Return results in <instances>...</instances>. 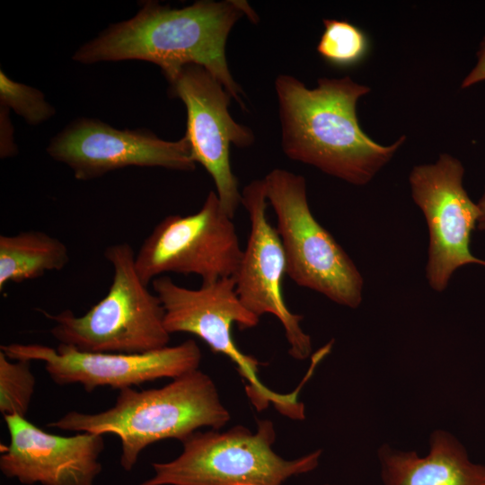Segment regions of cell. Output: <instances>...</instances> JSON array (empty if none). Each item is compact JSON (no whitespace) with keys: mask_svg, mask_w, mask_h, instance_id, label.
<instances>
[{"mask_svg":"<svg viewBox=\"0 0 485 485\" xmlns=\"http://www.w3.org/2000/svg\"><path fill=\"white\" fill-rule=\"evenodd\" d=\"M243 15L256 22L244 1H197L171 8L146 1L137 13L110 25L73 55L83 64L142 60L157 65L168 82L189 64L206 68L245 108L242 91L233 78L225 57L227 37Z\"/></svg>","mask_w":485,"mask_h":485,"instance_id":"obj_1","label":"cell"},{"mask_svg":"<svg viewBox=\"0 0 485 485\" xmlns=\"http://www.w3.org/2000/svg\"><path fill=\"white\" fill-rule=\"evenodd\" d=\"M287 157L357 186L366 185L406 140L382 146L361 128L357 101L371 89L350 77L318 79L307 88L288 75L275 81Z\"/></svg>","mask_w":485,"mask_h":485,"instance_id":"obj_2","label":"cell"},{"mask_svg":"<svg viewBox=\"0 0 485 485\" xmlns=\"http://www.w3.org/2000/svg\"><path fill=\"white\" fill-rule=\"evenodd\" d=\"M229 420L213 380L197 369L160 388L123 389L114 405L103 411H69L47 427L116 435L121 444L119 463L129 472L150 445L164 439L182 442L200 428L219 430Z\"/></svg>","mask_w":485,"mask_h":485,"instance_id":"obj_3","label":"cell"},{"mask_svg":"<svg viewBox=\"0 0 485 485\" xmlns=\"http://www.w3.org/2000/svg\"><path fill=\"white\" fill-rule=\"evenodd\" d=\"M104 257L113 269L106 295L81 316L68 309L56 314L42 311L55 323L52 336L84 352L137 354L169 346L163 305L141 280L131 246L110 245Z\"/></svg>","mask_w":485,"mask_h":485,"instance_id":"obj_4","label":"cell"},{"mask_svg":"<svg viewBox=\"0 0 485 485\" xmlns=\"http://www.w3.org/2000/svg\"><path fill=\"white\" fill-rule=\"evenodd\" d=\"M275 440L268 419L258 421L255 433L241 425L196 431L181 442L179 456L153 463L154 475L137 485H282L317 468L321 450L287 460L274 452Z\"/></svg>","mask_w":485,"mask_h":485,"instance_id":"obj_5","label":"cell"},{"mask_svg":"<svg viewBox=\"0 0 485 485\" xmlns=\"http://www.w3.org/2000/svg\"><path fill=\"white\" fill-rule=\"evenodd\" d=\"M152 285L163 305L164 326L170 334L190 333L202 340L212 352L226 356L246 381V393L257 410L273 403L284 416L304 419V406L298 401L301 386L287 394L271 391L258 376L260 363L235 345L233 323L243 331L257 326L260 317L242 304L233 277L203 282L198 289L181 287L166 276L156 278Z\"/></svg>","mask_w":485,"mask_h":485,"instance_id":"obj_6","label":"cell"},{"mask_svg":"<svg viewBox=\"0 0 485 485\" xmlns=\"http://www.w3.org/2000/svg\"><path fill=\"white\" fill-rule=\"evenodd\" d=\"M277 216V232L287 260V275L299 287L331 301L357 308L363 277L355 262L313 216L302 175L274 169L262 179Z\"/></svg>","mask_w":485,"mask_h":485,"instance_id":"obj_7","label":"cell"},{"mask_svg":"<svg viewBox=\"0 0 485 485\" xmlns=\"http://www.w3.org/2000/svg\"><path fill=\"white\" fill-rule=\"evenodd\" d=\"M233 219L212 190L196 213L167 216L136 254L141 280L148 286L165 273L195 274L202 283L234 277L243 250Z\"/></svg>","mask_w":485,"mask_h":485,"instance_id":"obj_8","label":"cell"},{"mask_svg":"<svg viewBox=\"0 0 485 485\" xmlns=\"http://www.w3.org/2000/svg\"><path fill=\"white\" fill-rule=\"evenodd\" d=\"M464 168L449 154L433 163L411 170L409 181L412 199L422 211L428 230L426 278L436 292H443L458 268L485 266L470 251L471 234L481 211L463 186Z\"/></svg>","mask_w":485,"mask_h":485,"instance_id":"obj_9","label":"cell"},{"mask_svg":"<svg viewBox=\"0 0 485 485\" xmlns=\"http://www.w3.org/2000/svg\"><path fill=\"white\" fill-rule=\"evenodd\" d=\"M12 360L41 361L58 385L80 384L87 392L99 387L121 391L161 378L173 379L198 369L201 351L194 340L137 354L80 351L59 343L57 348L36 343L0 347Z\"/></svg>","mask_w":485,"mask_h":485,"instance_id":"obj_10","label":"cell"},{"mask_svg":"<svg viewBox=\"0 0 485 485\" xmlns=\"http://www.w3.org/2000/svg\"><path fill=\"white\" fill-rule=\"evenodd\" d=\"M168 83L170 96L180 99L186 106L185 136L193 158L209 173L223 209L234 218L242 193L232 171L230 146L248 147L254 141L253 134L232 118L228 110L232 96L203 66L186 65Z\"/></svg>","mask_w":485,"mask_h":485,"instance_id":"obj_11","label":"cell"},{"mask_svg":"<svg viewBox=\"0 0 485 485\" xmlns=\"http://www.w3.org/2000/svg\"><path fill=\"white\" fill-rule=\"evenodd\" d=\"M46 150L51 158L67 165L79 181L128 166L183 172L196 168L186 136L167 141L146 129L120 130L90 118L73 120L50 140Z\"/></svg>","mask_w":485,"mask_h":485,"instance_id":"obj_12","label":"cell"},{"mask_svg":"<svg viewBox=\"0 0 485 485\" xmlns=\"http://www.w3.org/2000/svg\"><path fill=\"white\" fill-rule=\"evenodd\" d=\"M267 197L263 180H255L242 190L241 204L251 223L250 234L236 274V294L251 313L260 317L274 315L282 324L289 355L304 360L312 353L311 337L302 327L303 316L292 313L285 303L282 281L287 260L277 229L266 215Z\"/></svg>","mask_w":485,"mask_h":485,"instance_id":"obj_13","label":"cell"},{"mask_svg":"<svg viewBox=\"0 0 485 485\" xmlns=\"http://www.w3.org/2000/svg\"><path fill=\"white\" fill-rule=\"evenodd\" d=\"M9 444L0 455V471L24 485H94L102 465L103 435L51 434L25 417H4Z\"/></svg>","mask_w":485,"mask_h":485,"instance_id":"obj_14","label":"cell"},{"mask_svg":"<svg viewBox=\"0 0 485 485\" xmlns=\"http://www.w3.org/2000/svg\"><path fill=\"white\" fill-rule=\"evenodd\" d=\"M377 458L384 485H485V465L472 462L463 444L446 430L431 433L423 457L384 444Z\"/></svg>","mask_w":485,"mask_h":485,"instance_id":"obj_15","label":"cell"},{"mask_svg":"<svg viewBox=\"0 0 485 485\" xmlns=\"http://www.w3.org/2000/svg\"><path fill=\"white\" fill-rule=\"evenodd\" d=\"M66 245L41 231L0 235V291L9 283H21L59 271L69 262Z\"/></svg>","mask_w":485,"mask_h":485,"instance_id":"obj_16","label":"cell"},{"mask_svg":"<svg viewBox=\"0 0 485 485\" xmlns=\"http://www.w3.org/2000/svg\"><path fill=\"white\" fill-rule=\"evenodd\" d=\"M323 25L316 49L324 61L335 67L350 68L366 58L371 43L363 30L346 20L324 19Z\"/></svg>","mask_w":485,"mask_h":485,"instance_id":"obj_17","label":"cell"},{"mask_svg":"<svg viewBox=\"0 0 485 485\" xmlns=\"http://www.w3.org/2000/svg\"><path fill=\"white\" fill-rule=\"evenodd\" d=\"M31 361L12 360L0 350V412L25 417L35 391Z\"/></svg>","mask_w":485,"mask_h":485,"instance_id":"obj_18","label":"cell"},{"mask_svg":"<svg viewBox=\"0 0 485 485\" xmlns=\"http://www.w3.org/2000/svg\"><path fill=\"white\" fill-rule=\"evenodd\" d=\"M0 101L1 107L12 109L31 126L48 120L56 112L40 90L12 80L3 70L0 71Z\"/></svg>","mask_w":485,"mask_h":485,"instance_id":"obj_19","label":"cell"},{"mask_svg":"<svg viewBox=\"0 0 485 485\" xmlns=\"http://www.w3.org/2000/svg\"><path fill=\"white\" fill-rule=\"evenodd\" d=\"M485 81V36L477 51V62L461 83V89H467Z\"/></svg>","mask_w":485,"mask_h":485,"instance_id":"obj_20","label":"cell"},{"mask_svg":"<svg viewBox=\"0 0 485 485\" xmlns=\"http://www.w3.org/2000/svg\"><path fill=\"white\" fill-rule=\"evenodd\" d=\"M477 205L481 211V216L479 218L477 227L480 230L484 231L485 230V190L482 196L481 197L479 202L477 203Z\"/></svg>","mask_w":485,"mask_h":485,"instance_id":"obj_21","label":"cell"},{"mask_svg":"<svg viewBox=\"0 0 485 485\" xmlns=\"http://www.w3.org/2000/svg\"><path fill=\"white\" fill-rule=\"evenodd\" d=\"M324 485H333V484H324Z\"/></svg>","mask_w":485,"mask_h":485,"instance_id":"obj_22","label":"cell"}]
</instances>
